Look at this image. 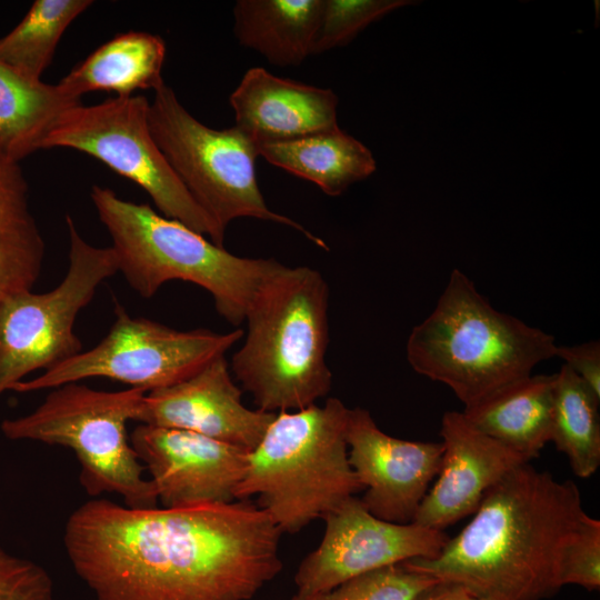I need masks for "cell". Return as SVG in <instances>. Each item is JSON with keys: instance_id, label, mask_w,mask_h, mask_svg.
I'll return each mask as SVG.
<instances>
[{"instance_id": "6da1fadb", "label": "cell", "mask_w": 600, "mask_h": 600, "mask_svg": "<svg viewBox=\"0 0 600 600\" xmlns=\"http://www.w3.org/2000/svg\"><path fill=\"white\" fill-rule=\"evenodd\" d=\"M281 531L247 500L130 508L93 498L63 544L97 600H250L282 570Z\"/></svg>"}, {"instance_id": "7a4b0ae2", "label": "cell", "mask_w": 600, "mask_h": 600, "mask_svg": "<svg viewBox=\"0 0 600 600\" xmlns=\"http://www.w3.org/2000/svg\"><path fill=\"white\" fill-rule=\"evenodd\" d=\"M584 513L574 482L526 462L487 492L437 556L402 563L481 598L542 600L562 588V556Z\"/></svg>"}, {"instance_id": "3957f363", "label": "cell", "mask_w": 600, "mask_h": 600, "mask_svg": "<svg viewBox=\"0 0 600 600\" xmlns=\"http://www.w3.org/2000/svg\"><path fill=\"white\" fill-rule=\"evenodd\" d=\"M328 311V283L310 267L282 263L259 287L246 312L244 342L231 359L257 409L300 410L329 393Z\"/></svg>"}, {"instance_id": "277c9868", "label": "cell", "mask_w": 600, "mask_h": 600, "mask_svg": "<svg viewBox=\"0 0 600 600\" xmlns=\"http://www.w3.org/2000/svg\"><path fill=\"white\" fill-rule=\"evenodd\" d=\"M554 337L497 310L460 270L431 313L410 332L411 368L449 387L469 407L556 357Z\"/></svg>"}, {"instance_id": "5b68a950", "label": "cell", "mask_w": 600, "mask_h": 600, "mask_svg": "<svg viewBox=\"0 0 600 600\" xmlns=\"http://www.w3.org/2000/svg\"><path fill=\"white\" fill-rule=\"evenodd\" d=\"M91 199L111 237L119 271L144 299L169 281L191 282L212 296L223 319L239 326L259 287L282 264L272 258L238 257L149 204L123 200L109 188L93 184Z\"/></svg>"}, {"instance_id": "8992f818", "label": "cell", "mask_w": 600, "mask_h": 600, "mask_svg": "<svg viewBox=\"0 0 600 600\" xmlns=\"http://www.w3.org/2000/svg\"><path fill=\"white\" fill-rule=\"evenodd\" d=\"M349 410L328 398L322 406L277 412L248 452L236 499L258 496L281 532L297 533L353 497L362 487L348 459Z\"/></svg>"}, {"instance_id": "52a82bcc", "label": "cell", "mask_w": 600, "mask_h": 600, "mask_svg": "<svg viewBox=\"0 0 600 600\" xmlns=\"http://www.w3.org/2000/svg\"><path fill=\"white\" fill-rule=\"evenodd\" d=\"M50 390L32 412L3 420V436L71 449L81 486L92 498L117 493L127 507H157L154 486L143 477L146 469L127 431V423L138 420L147 391H102L77 382Z\"/></svg>"}, {"instance_id": "ba28073f", "label": "cell", "mask_w": 600, "mask_h": 600, "mask_svg": "<svg viewBox=\"0 0 600 600\" xmlns=\"http://www.w3.org/2000/svg\"><path fill=\"white\" fill-rule=\"evenodd\" d=\"M153 91L148 116L152 137L192 198L223 231L236 219L253 218L291 227L328 248L300 223L267 206L251 139L236 126L217 130L201 123L164 82Z\"/></svg>"}, {"instance_id": "9c48e42d", "label": "cell", "mask_w": 600, "mask_h": 600, "mask_svg": "<svg viewBox=\"0 0 600 600\" xmlns=\"http://www.w3.org/2000/svg\"><path fill=\"white\" fill-rule=\"evenodd\" d=\"M149 104L144 96L133 94L74 106L60 114L41 149L70 148L100 160L140 186L162 216L222 246L224 231L192 198L154 141Z\"/></svg>"}, {"instance_id": "30bf717a", "label": "cell", "mask_w": 600, "mask_h": 600, "mask_svg": "<svg viewBox=\"0 0 600 600\" xmlns=\"http://www.w3.org/2000/svg\"><path fill=\"white\" fill-rule=\"evenodd\" d=\"M69 267L52 290L14 293L0 303V396L39 369L43 371L80 353L73 327L98 287L114 276L118 261L111 247L90 244L70 216Z\"/></svg>"}, {"instance_id": "8fae6325", "label": "cell", "mask_w": 600, "mask_h": 600, "mask_svg": "<svg viewBox=\"0 0 600 600\" xmlns=\"http://www.w3.org/2000/svg\"><path fill=\"white\" fill-rule=\"evenodd\" d=\"M116 320L92 349L17 383L12 391L53 389L89 378H107L147 392L187 379L211 360L224 356L242 337L236 329L179 331L160 322L132 317L116 303Z\"/></svg>"}, {"instance_id": "7c38bea8", "label": "cell", "mask_w": 600, "mask_h": 600, "mask_svg": "<svg viewBox=\"0 0 600 600\" xmlns=\"http://www.w3.org/2000/svg\"><path fill=\"white\" fill-rule=\"evenodd\" d=\"M323 520L320 544L294 574L292 600H308L383 567L434 557L449 539L443 531L416 522L393 523L377 518L354 496Z\"/></svg>"}, {"instance_id": "4fadbf2b", "label": "cell", "mask_w": 600, "mask_h": 600, "mask_svg": "<svg viewBox=\"0 0 600 600\" xmlns=\"http://www.w3.org/2000/svg\"><path fill=\"white\" fill-rule=\"evenodd\" d=\"M130 442L164 508L237 500L249 451L197 432L142 423Z\"/></svg>"}, {"instance_id": "5bb4252c", "label": "cell", "mask_w": 600, "mask_h": 600, "mask_svg": "<svg viewBox=\"0 0 600 600\" xmlns=\"http://www.w3.org/2000/svg\"><path fill=\"white\" fill-rule=\"evenodd\" d=\"M349 463L377 518L410 523L437 477L442 442L409 441L383 432L363 408L349 410L346 430Z\"/></svg>"}, {"instance_id": "9a60e30c", "label": "cell", "mask_w": 600, "mask_h": 600, "mask_svg": "<svg viewBox=\"0 0 600 600\" xmlns=\"http://www.w3.org/2000/svg\"><path fill=\"white\" fill-rule=\"evenodd\" d=\"M226 356L171 386L147 392L138 422L181 429L251 451L276 413L247 408Z\"/></svg>"}, {"instance_id": "2e32d148", "label": "cell", "mask_w": 600, "mask_h": 600, "mask_svg": "<svg viewBox=\"0 0 600 600\" xmlns=\"http://www.w3.org/2000/svg\"><path fill=\"white\" fill-rule=\"evenodd\" d=\"M443 446L437 480L413 522L446 529L473 514L487 492L526 457L473 427L462 412L448 411L441 420Z\"/></svg>"}, {"instance_id": "e0dca14e", "label": "cell", "mask_w": 600, "mask_h": 600, "mask_svg": "<svg viewBox=\"0 0 600 600\" xmlns=\"http://www.w3.org/2000/svg\"><path fill=\"white\" fill-rule=\"evenodd\" d=\"M229 103L234 126L256 147L339 127V99L331 89L280 78L261 67L246 71Z\"/></svg>"}, {"instance_id": "ac0fdd59", "label": "cell", "mask_w": 600, "mask_h": 600, "mask_svg": "<svg viewBox=\"0 0 600 600\" xmlns=\"http://www.w3.org/2000/svg\"><path fill=\"white\" fill-rule=\"evenodd\" d=\"M556 373L530 374L464 407L467 420L488 437L526 457L550 441Z\"/></svg>"}, {"instance_id": "d6986e66", "label": "cell", "mask_w": 600, "mask_h": 600, "mask_svg": "<svg viewBox=\"0 0 600 600\" xmlns=\"http://www.w3.org/2000/svg\"><path fill=\"white\" fill-rule=\"evenodd\" d=\"M323 0H238L237 41L280 68L298 67L309 56Z\"/></svg>"}, {"instance_id": "ffe728a7", "label": "cell", "mask_w": 600, "mask_h": 600, "mask_svg": "<svg viewBox=\"0 0 600 600\" xmlns=\"http://www.w3.org/2000/svg\"><path fill=\"white\" fill-rule=\"evenodd\" d=\"M259 157L339 196L377 168L371 151L340 127L298 139L257 146Z\"/></svg>"}, {"instance_id": "44dd1931", "label": "cell", "mask_w": 600, "mask_h": 600, "mask_svg": "<svg viewBox=\"0 0 600 600\" xmlns=\"http://www.w3.org/2000/svg\"><path fill=\"white\" fill-rule=\"evenodd\" d=\"M166 42L144 31L119 33L74 67L61 83L81 98L90 91L130 97L138 90H156L164 81L161 72Z\"/></svg>"}, {"instance_id": "7402d4cb", "label": "cell", "mask_w": 600, "mask_h": 600, "mask_svg": "<svg viewBox=\"0 0 600 600\" xmlns=\"http://www.w3.org/2000/svg\"><path fill=\"white\" fill-rule=\"evenodd\" d=\"M43 259L44 241L30 209L22 169L0 152V303L32 290Z\"/></svg>"}, {"instance_id": "603a6c76", "label": "cell", "mask_w": 600, "mask_h": 600, "mask_svg": "<svg viewBox=\"0 0 600 600\" xmlns=\"http://www.w3.org/2000/svg\"><path fill=\"white\" fill-rule=\"evenodd\" d=\"M78 104L61 82L28 80L0 60V152L20 162L40 150L60 114Z\"/></svg>"}, {"instance_id": "cb8c5ba5", "label": "cell", "mask_w": 600, "mask_h": 600, "mask_svg": "<svg viewBox=\"0 0 600 600\" xmlns=\"http://www.w3.org/2000/svg\"><path fill=\"white\" fill-rule=\"evenodd\" d=\"M600 399L566 364L556 373L550 441L573 473L587 479L600 466Z\"/></svg>"}, {"instance_id": "d4e9b609", "label": "cell", "mask_w": 600, "mask_h": 600, "mask_svg": "<svg viewBox=\"0 0 600 600\" xmlns=\"http://www.w3.org/2000/svg\"><path fill=\"white\" fill-rule=\"evenodd\" d=\"M91 0H37L20 23L0 38V60L31 81H41L70 23Z\"/></svg>"}, {"instance_id": "484cf974", "label": "cell", "mask_w": 600, "mask_h": 600, "mask_svg": "<svg viewBox=\"0 0 600 600\" xmlns=\"http://www.w3.org/2000/svg\"><path fill=\"white\" fill-rule=\"evenodd\" d=\"M410 0H323L311 54L347 46L359 32Z\"/></svg>"}, {"instance_id": "4316f807", "label": "cell", "mask_w": 600, "mask_h": 600, "mask_svg": "<svg viewBox=\"0 0 600 600\" xmlns=\"http://www.w3.org/2000/svg\"><path fill=\"white\" fill-rule=\"evenodd\" d=\"M439 582L398 563L351 578L308 600H417Z\"/></svg>"}, {"instance_id": "83f0119b", "label": "cell", "mask_w": 600, "mask_h": 600, "mask_svg": "<svg viewBox=\"0 0 600 600\" xmlns=\"http://www.w3.org/2000/svg\"><path fill=\"white\" fill-rule=\"evenodd\" d=\"M560 581L589 591L600 588V521L584 513L561 560Z\"/></svg>"}, {"instance_id": "f1b7e54d", "label": "cell", "mask_w": 600, "mask_h": 600, "mask_svg": "<svg viewBox=\"0 0 600 600\" xmlns=\"http://www.w3.org/2000/svg\"><path fill=\"white\" fill-rule=\"evenodd\" d=\"M0 600H54L51 577L37 562L0 547Z\"/></svg>"}, {"instance_id": "f546056e", "label": "cell", "mask_w": 600, "mask_h": 600, "mask_svg": "<svg viewBox=\"0 0 600 600\" xmlns=\"http://www.w3.org/2000/svg\"><path fill=\"white\" fill-rule=\"evenodd\" d=\"M556 357L569 367L600 399V343L597 340L574 344L558 346Z\"/></svg>"}, {"instance_id": "4dcf8cb0", "label": "cell", "mask_w": 600, "mask_h": 600, "mask_svg": "<svg viewBox=\"0 0 600 600\" xmlns=\"http://www.w3.org/2000/svg\"><path fill=\"white\" fill-rule=\"evenodd\" d=\"M417 600H490L481 598L469 591L467 588L452 583L439 582L420 596Z\"/></svg>"}]
</instances>
